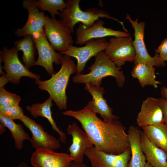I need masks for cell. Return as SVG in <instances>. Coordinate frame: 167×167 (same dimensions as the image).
<instances>
[{"label":"cell","mask_w":167,"mask_h":167,"mask_svg":"<svg viewBox=\"0 0 167 167\" xmlns=\"http://www.w3.org/2000/svg\"><path fill=\"white\" fill-rule=\"evenodd\" d=\"M62 113L79 121L94 146L99 150L118 155L130 148L126 128L121 122L101 120L88 104L82 109L66 110Z\"/></svg>","instance_id":"6da1fadb"},{"label":"cell","mask_w":167,"mask_h":167,"mask_svg":"<svg viewBox=\"0 0 167 167\" xmlns=\"http://www.w3.org/2000/svg\"><path fill=\"white\" fill-rule=\"evenodd\" d=\"M60 70L49 79L44 81L35 80V83L41 90L47 91L60 110L66 109L67 97L66 89L70 76L77 71V66L71 57L64 55Z\"/></svg>","instance_id":"7a4b0ae2"},{"label":"cell","mask_w":167,"mask_h":167,"mask_svg":"<svg viewBox=\"0 0 167 167\" xmlns=\"http://www.w3.org/2000/svg\"><path fill=\"white\" fill-rule=\"evenodd\" d=\"M93 64L88 67L90 72L85 74L76 75L72 77L73 82L79 84L90 83L96 86H100L104 78L111 76L114 77L118 86L122 87L125 82L123 72L121 67L117 66L102 51L95 56Z\"/></svg>","instance_id":"3957f363"},{"label":"cell","mask_w":167,"mask_h":167,"mask_svg":"<svg viewBox=\"0 0 167 167\" xmlns=\"http://www.w3.org/2000/svg\"><path fill=\"white\" fill-rule=\"evenodd\" d=\"M80 0H67L66 2L67 7L61 12L59 17L70 31L72 34L74 32V27L78 23L80 22L85 27L91 26L100 18L112 19L118 22L122 25L125 31L126 29L122 22L111 17L107 12L96 8H89L85 11L80 8Z\"/></svg>","instance_id":"277c9868"},{"label":"cell","mask_w":167,"mask_h":167,"mask_svg":"<svg viewBox=\"0 0 167 167\" xmlns=\"http://www.w3.org/2000/svg\"><path fill=\"white\" fill-rule=\"evenodd\" d=\"M18 51L14 47L8 49L5 46L0 52V62L4 63L2 68L6 72V75L8 82L18 84L23 76L40 79V75L30 71L21 62L18 57Z\"/></svg>","instance_id":"5b68a950"},{"label":"cell","mask_w":167,"mask_h":167,"mask_svg":"<svg viewBox=\"0 0 167 167\" xmlns=\"http://www.w3.org/2000/svg\"><path fill=\"white\" fill-rule=\"evenodd\" d=\"M132 37H114L109 39L104 52L117 66L121 67L126 62L135 61L136 52Z\"/></svg>","instance_id":"8992f818"},{"label":"cell","mask_w":167,"mask_h":167,"mask_svg":"<svg viewBox=\"0 0 167 167\" xmlns=\"http://www.w3.org/2000/svg\"><path fill=\"white\" fill-rule=\"evenodd\" d=\"M46 16L43 29L49 44L59 53L66 50L74 43L70 31L61 20Z\"/></svg>","instance_id":"52a82bcc"},{"label":"cell","mask_w":167,"mask_h":167,"mask_svg":"<svg viewBox=\"0 0 167 167\" xmlns=\"http://www.w3.org/2000/svg\"><path fill=\"white\" fill-rule=\"evenodd\" d=\"M126 19L130 23L134 30L135 39L133 43L136 52L134 64L145 63L157 67L165 66V62L158 53L156 52L154 56L152 57L147 51L144 41L145 23L143 21L138 22L137 19L133 20L128 14L126 15Z\"/></svg>","instance_id":"ba28073f"},{"label":"cell","mask_w":167,"mask_h":167,"mask_svg":"<svg viewBox=\"0 0 167 167\" xmlns=\"http://www.w3.org/2000/svg\"><path fill=\"white\" fill-rule=\"evenodd\" d=\"M108 43L105 38L92 39L86 42L83 46L77 47L71 45L67 50L60 53L77 59L76 75H79L82 74L89 60L104 51Z\"/></svg>","instance_id":"9c48e42d"},{"label":"cell","mask_w":167,"mask_h":167,"mask_svg":"<svg viewBox=\"0 0 167 167\" xmlns=\"http://www.w3.org/2000/svg\"><path fill=\"white\" fill-rule=\"evenodd\" d=\"M35 42L38 57L34 66L43 67L50 76L54 74L53 64H61L62 54L57 52L51 46L45 34L43 29L40 33L33 35Z\"/></svg>","instance_id":"30bf717a"},{"label":"cell","mask_w":167,"mask_h":167,"mask_svg":"<svg viewBox=\"0 0 167 167\" xmlns=\"http://www.w3.org/2000/svg\"><path fill=\"white\" fill-rule=\"evenodd\" d=\"M20 120L31 132L32 136L29 141L35 149H44L54 151L60 148V141L45 131L41 125L25 115Z\"/></svg>","instance_id":"8fae6325"},{"label":"cell","mask_w":167,"mask_h":167,"mask_svg":"<svg viewBox=\"0 0 167 167\" xmlns=\"http://www.w3.org/2000/svg\"><path fill=\"white\" fill-rule=\"evenodd\" d=\"M84 154L89 160L92 167H128L131 152L130 148L119 154H108L93 146L87 149Z\"/></svg>","instance_id":"7c38bea8"},{"label":"cell","mask_w":167,"mask_h":167,"mask_svg":"<svg viewBox=\"0 0 167 167\" xmlns=\"http://www.w3.org/2000/svg\"><path fill=\"white\" fill-rule=\"evenodd\" d=\"M104 24L103 20L99 19L90 27L86 28L79 23L75 32L76 43L82 45L92 39L102 38L109 36L124 37L131 36L128 32L105 27Z\"/></svg>","instance_id":"4fadbf2b"},{"label":"cell","mask_w":167,"mask_h":167,"mask_svg":"<svg viewBox=\"0 0 167 167\" xmlns=\"http://www.w3.org/2000/svg\"><path fill=\"white\" fill-rule=\"evenodd\" d=\"M22 3L23 7L28 11V18L24 26L15 31V35L24 37L41 33L46 20L44 12L40 11L36 7L35 0H24Z\"/></svg>","instance_id":"5bb4252c"},{"label":"cell","mask_w":167,"mask_h":167,"mask_svg":"<svg viewBox=\"0 0 167 167\" xmlns=\"http://www.w3.org/2000/svg\"><path fill=\"white\" fill-rule=\"evenodd\" d=\"M66 132L72 137V143L68 148L70 156L73 161L83 162L85 151L94 146L92 140L87 133L75 122L68 125Z\"/></svg>","instance_id":"9a60e30c"},{"label":"cell","mask_w":167,"mask_h":167,"mask_svg":"<svg viewBox=\"0 0 167 167\" xmlns=\"http://www.w3.org/2000/svg\"><path fill=\"white\" fill-rule=\"evenodd\" d=\"M73 159L69 154L44 149H35L31 158L34 167H69Z\"/></svg>","instance_id":"2e32d148"},{"label":"cell","mask_w":167,"mask_h":167,"mask_svg":"<svg viewBox=\"0 0 167 167\" xmlns=\"http://www.w3.org/2000/svg\"><path fill=\"white\" fill-rule=\"evenodd\" d=\"M163 119L159 98L148 97L143 101L136 118L139 127L159 125L164 123Z\"/></svg>","instance_id":"e0dca14e"},{"label":"cell","mask_w":167,"mask_h":167,"mask_svg":"<svg viewBox=\"0 0 167 167\" xmlns=\"http://www.w3.org/2000/svg\"><path fill=\"white\" fill-rule=\"evenodd\" d=\"M84 88L92 96V100L90 101L88 104L95 113L99 114L105 121L118 120L119 117L113 114V109L108 105L107 101L103 97L105 91L103 87L88 83L85 84Z\"/></svg>","instance_id":"ac0fdd59"},{"label":"cell","mask_w":167,"mask_h":167,"mask_svg":"<svg viewBox=\"0 0 167 167\" xmlns=\"http://www.w3.org/2000/svg\"><path fill=\"white\" fill-rule=\"evenodd\" d=\"M141 146L147 162L154 167H167V154L140 132Z\"/></svg>","instance_id":"d6986e66"},{"label":"cell","mask_w":167,"mask_h":167,"mask_svg":"<svg viewBox=\"0 0 167 167\" xmlns=\"http://www.w3.org/2000/svg\"><path fill=\"white\" fill-rule=\"evenodd\" d=\"M140 132L137 127L133 126H130L128 129L127 135L131 156L128 167H144L146 163L141 146Z\"/></svg>","instance_id":"ffe728a7"},{"label":"cell","mask_w":167,"mask_h":167,"mask_svg":"<svg viewBox=\"0 0 167 167\" xmlns=\"http://www.w3.org/2000/svg\"><path fill=\"white\" fill-rule=\"evenodd\" d=\"M52 101V99L49 97L42 103H36L31 105H27L26 109L34 118L41 117L46 118L51 125L52 129L58 134L60 141L65 143L66 142L67 137L65 133L58 127L52 116L51 108L53 105Z\"/></svg>","instance_id":"44dd1931"},{"label":"cell","mask_w":167,"mask_h":167,"mask_svg":"<svg viewBox=\"0 0 167 167\" xmlns=\"http://www.w3.org/2000/svg\"><path fill=\"white\" fill-rule=\"evenodd\" d=\"M155 71L154 66L151 65L138 63L135 65L131 73L133 78L138 79L142 88L152 85L156 88L161 83L156 80Z\"/></svg>","instance_id":"7402d4cb"},{"label":"cell","mask_w":167,"mask_h":167,"mask_svg":"<svg viewBox=\"0 0 167 167\" xmlns=\"http://www.w3.org/2000/svg\"><path fill=\"white\" fill-rule=\"evenodd\" d=\"M14 47L18 51H22V60L28 69L34 66L36 62L35 56L36 48L33 35H27L22 39L16 41L14 43Z\"/></svg>","instance_id":"603a6c76"},{"label":"cell","mask_w":167,"mask_h":167,"mask_svg":"<svg viewBox=\"0 0 167 167\" xmlns=\"http://www.w3.org/2000/svg\"><path fill=\"white\" fill-rule=\"evenodd\" d=\"M142 128L151 141L167 154V124L164 122Z\"/></svg>","instance_id":"cb8c5ba5"},{"label":"cell","mask_w":167,"mask_h":167,"mask_svg":"<svg viewBox=\"0 0 167 167\" xmlns=\"http://www.w3.org/2000/svg\"><path fill=\"white\" fill-rule=\"evenodd\" d=\"M0 121L10 130L15 141V148L19 150H21L24 141L30 139L29 134L25 131L22 125L15 123L13 120L6 117L1 113Z\"/></svg>","instance_id":"d4e9b609"},{"label":"cell","mask_w":167,"mask_h":167,"mask_svg":"<svg viewBox=\"0 0 167 167\" xmlns=\"http://www.w3.org/2000/svg\"><path fill=\"white\" fill-rule=\"evenodd\" d=\"M36 7L41 11H46L51 15L52 18L55 15H60L61 12L67 7L66 2L63 0H35Z\"/></svg>","instance_id":"484cf974"},{"label":"cell","mask_w":167,"mask_h":167,"mask_svg":"<svg viewBox=\"0 0 167 167\" xmlns=\"http://www.w3.org/2000/svg\"><path fill=\"white\" fill-rule=\"evenodd\" d=\"M0 105L9 106L19 105L20 97L6 90L4 87L0 88Z\"/></svg>","instance_id":"4316f807"},{"label":"cell","mask_w":167,"mask_h":167,"mask_svg":"<svg viewBox=\"0 0 167 167\" xmlns=\"http://www.w3.org/2000/svg\"><path fill=\"white\" fill-rule=\"evenodd\" d=\"M0 113L11 119L20 120L24 116L23 110L19 105L5 106L0 105Z\"/></svg>","instance_id":"83f0119b"},{"label":"cell","mask_w":167,"mask_h":167,"mask_svg":"<svg viewBox=\"0 0 167 167\" xmlns=\"http://www.w3.org/2000/svg\"><path fill=\"white\" fill-rule=\"evenodd\" d=\"M156 52L165 62L167 61V37L163 40Z\"/></svg>","instance_id":"f1b7e54d"},{"label":"cell","mask_w":167,"mask_h":167,"mask_svg":"<svg viewBox=\"0 0 167 167\" xmlns=\"http://www.w3.org/2000/svg\"><path fill=\"white\" fill-rule=\"evenodd\" d=\"M159 100L160 105L163 114L164 122L167 124V100L162 98H160Z\"/></svg>","instance_id":"f546056e"},{"label":"cell","mask_w":167,"mask_h":167,"mask_svg":"<svg viewBox=\"0 0 167 167\" xmlns=\"http://www.w3.org/2000/svg\"><path fill=\"white\" fill-rule=\"evenodd\" d=\"M0 88L2 87H4V86L5 85L9 82L6 77V73L2 75L0 77Z\"/></svg>","instance_id":"4dcf8cb0"},{"label":"cell","mask_w":167,"mask_h":167,"mask_svg":"<svg viewBox=\"0 0 167 167\" xmlns=\"http://www.w3.org/2000/svg\"><path fill=\"white\" fill-rule=\"evenodd\" d=\"M69 167H88L87 166L86 164L82 163H77L74 161H72Z\"/></svg>","instance_id":"1f68e13d"},{"label":"cell","mask_w":167,"mask_h":167,"mask_svg":"<svg viewBox=\"0 0 167 167\" xmlns=\"http://www.w3.org/2000/svg\"><path fill=\"white\" fill-rule=\"evenodd\" d=\"M161 93L162 98L167 100V88L165 86L162 87L161 89Z\"/></svg>","instance_id":"d6a6232c"},{"label":"cell","mask_w":167,"mask_h":167,"mask_svg":"<svg viewBox=\"0 0 167 167\" xmlns=\"http://www.w3.org/2000/svg\"><path fill=\"white\" fill-rule=\"evenodd\" d=\"M5 127L4 125L2 122L0 123V134L2 135L6 131Z\"/></svg>","instance_id":"836d02e7"},{"label":"cell","mask_w":167,"mask_h":167,"mask_svg":"<svg viewBox=\"0 0 167 167\" xmlns=\"http://www.w3.org/2000/svg\"><path fill=\"white\" fill-rule=\"evenodd\" d=\"M18 167H30L28 164L24 162L20 163L18 165Z\"/></svg>","instance_id":"e575fe53"},{"label":"cell","mask_w":167,"mask_h":167,"mask_svg":"<svg viewBox=\"0 0 167 167\" xmlns=\"http://www.w3.org/2000/svg\"><path fill=\"white\" fill-rule=\"evenodd\" d=\"M144 167H154L148 162L146 163Z\"/></svg>","instance_id":"d590c367"},{"label":"cell","mask_w":167,"mask_h":167,"mask_svg":"<svg viewBox=\"0 0 167 167\" xmlns=\"http://www.w3.org/2000/svg\"><path fill=\"white\" fill-rule=\"evenodd\" d=\"M13 167V166H12V167Z\"/></svg>","instance_id":"8d00e7d4"}]
</instances>
